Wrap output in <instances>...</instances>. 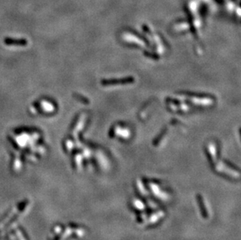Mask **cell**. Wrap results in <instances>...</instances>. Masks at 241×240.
Instances as JSON below:
<instances>
[]
</instances>
